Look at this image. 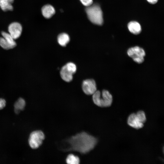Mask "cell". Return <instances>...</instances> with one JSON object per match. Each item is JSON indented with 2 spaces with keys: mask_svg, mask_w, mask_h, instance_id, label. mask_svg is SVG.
Returning <instances> with one entry per match:
<instances>
[{
  "mask_svg": "<svg viewBox=\"0 0 164 164\" xmlns=\"http://www.w3.org/2000/svg\"><path fill=\"white\" fill-rule=\"evenodd\" d=\"M26 106V102L22 98H19L14 104V110L16 114L19 113L20 111L23 110Z\"/></svg>",
  "mask_w": 164,
  "mask_h": 164,
  "instance_id": "15",
  "label": "cell"
},
{
  "mask_svg": "<svg viewBox=\"0 0 164 164\" xmlns=\"http://www.w3.org/2000/svg\"><path fill=\"white\" fill-rule=\"evenodd\" d=\"M92 99L96 105L101 107H108L111 105L113 97L108 90H103L101 93L100 91L97 90L92 95Z\"/></svg>",
  "mask_w": 164,
  "mask_h": 164,
  "instance_id": "2",
  "label": "cell"
},
{
  "mask_svg": "<svg viewBox=\"0 0 164 164\" xmlns=\"http://www.w3.org/2000/svg\"><path fill=\"white\" fill-rule=\"evenodd\" d=\"M45 138L44 134L40 130H36L31 133L28 142L31 148L36 149L42 145Z\"/></svg>",
  "mask_w": 164,
  "mask_h": 164,
  "instance_id": "4",
  "label": "cell"
},
{
  "mask_svg": "<svg viewBox=\"0 0 164 164\" xmlns=\"http://www.w3.org/2000/svg\"><path fill=\"white\" fill-rule=\"evenodd\" d=\"M14 0H0V7L4 11H12L13 7L12 4Z\"/></svg>",
  "mask_w": 164,
  "mask_h": 164,
  "instance_id": "13",
  "label": "cell"
},
{
  "mask_svg": "<svg viewBox=\"0 0 164 164\" xmlns=\"http://www.w3.org/2000/svg\"><path fill=\"white\" fill-rule=\"evenodd\" d=\"M136 114L138 118L141 123L143 124L145 123L146 119L145 114L144 111H139Z\"/></svg>",
  "mask_w": 164,
  "mask_h": 164,
  "instance_id": "17",
  "label": "cell"
},
{
  "mask_svg": "<svg viewBox=\"0 0 164 164\" xmlns=\"http://www.w3.org/2000/svg\"><path fill=\"white\" fill-rule=\"evenodd\" d=\"M127 123L129 125L136 129H140L144 126V124L139 120L136 114L134 113L129 115Z\"/></svg>",
  "mask_w": 164,
  "mask_h": 164,
  "instance_id": "9",
  "label": "cell"
},
{
  "mask_svg": "<svg viewBox=\"0 0 164 164\" xmlns=\"http://www.w3.org/2000/svg\"><path fill=\"white\" fill-rule=\"evenodd\" d=\"M60 73L61 78L64 81L70 82L72 80L74 73L66 65L62 67Z\"/></svg>",
  "mask_w": 164,
  "mask_h": 164,
  "instance_id": "10",
  "label": "cell"
},
{
  "mask_svg": "<svg viewBox=\"0 0 164 164\" xmlns=\"http://www.w3.org/2000/svg\"><path fill=\"white\" fill-rule=\"evenodd\" d=\"M128 28L129 31L134 34H139L141 31V27L140 24L135 21H132L129 23Z\"/></svg>",
  "mask_w": 164,
  "mask_h": 164,
  "instance_id": "12",
  "label": "cell"
},
{
  "mask_svg": "<svg viewBox=\"0 0 164 164\" xmlns=\"http://www.w3.org/2000/svg\"><path fill=\"white\" fill-rule=\"evenodd\" d=\"M66 162L69 164H78L80 163V160L78 156L70 154L67 157Z\"/></svg>",
  "mask_w": 164,
  "mask_h": 164,
  "instance_id": "16",
  "label": "cell"
},
{
  "mask_svg": "<svg viewBox=\"0 0 164 164\" xmlns=\"http://www.w3.org/2000/svg\"><path fill=\"white\" fill-rule=\"evenodd\" d=\"M85 11L88 19L92 23L98 25H101L103 24V13L100 6L98 5L92 4L87 7Z\"/></svg>",
  "mask_w": 164,
  "mask_h": 164,
  "instance_id": "3",
  "label": "cell"
},
{
  "mask_svg": "<svg viewBox=\"0 0 164 164\" xmlns=\"http://www.w3.org/2000/svg\"><path fill=\"white\" fill-rule=\"evenodd\" d=\"M128 56L132 58L136 63L140 64L144 60V57L145 55L144 50L138 46H135L128 49L127 51Z\"/></svg>",
  "mask_w": 164,
  "mask_h": 164,
  "instance_id": "5",
  "label": "cell"
},
{
  "mask_svg": "<svg viewBox=\"0 0 164 164\" xmlns=\"http://www.w3.org/2000/svg\"><path fill=\"white\" fill-rule=\"evenodd\" d=\"M6 104V101L3 98H0V110L3 109L5 106Z\"/></svg>",
  "mask_w": 164,
  "mask_h": 164,
  "instance_id": "19",
  "label": "cell"
},
{
  "mask_svg": "<svg viewBox=\"0 0 164 164\" xmlns=\"http://www.w3.org/2000/svg\"><path fill=\"white\" fill-rule=\"evenodd\" d=\"M41 11L43 16L46 19H49L52 17L55 12L54 7L49 4L43 6L42 8Z\"/></svg>",
  "mask_w": 164,
  "mask_h": 164,
  "instance_id": "11",
  "label": "cell"
},
{
  "mask_svg": "<svg viewBox=\"0 0 164 164\" xmlns=\"http://www.w3.org/2000/svg\"><path fill=\"white\" fill-rule=\"evenodd\" d=\"M22 31V27L21 25L17 22L11 23L8 27L9 33L14 39H16L20 36Z\"/></svg>",
  "mask_w": 164,
  "mask_h": 164,
  "instance_id": "8",
  "label": "cell"
},
{
  "mask_svg": "<svg viewBox=\"0 0 164 164\" xmlns=\"http://www.w3.org/2000/svg\"><path fill=\"white\" fill-rule=\"evenodd\" d=\"M2 37H0V45L3 49L8 50L14 48L16 43L9 33L5 32H1Z\"/></svg>",
  "mask_w": 164,
  "mask_h": 164,
  "instance_id": "6",
  "label": "cell"
},
{
  "mask_svg": "<svg viewBox=\"0 0 164 164\" xmlns=\"http://www.w3.org/2000/svg\"><path fill=\"white\" fill-rule=\"evenodd\" d=\"M69 142L71 149L85 153L94 148L97 142V139L85 132H82L72 137Z\"/></svg>",
  "mask_w": 164,
  "mask_h": 164,
  "instance_id": "1",
  "label": "cell"
},
{
  "mask_svg": "<svg viewBox=\"0 0 164 164\" xmlns=\"http://www.w3.org/2000/svg\"><path fill=\"white\" fill-rule=\"evenodd\" d=\"M81 3L85 6H89L92 4L93 0H80Z\"/></svg>",
  "mask_w": 164,
  "mask_h": 164,
  "instance_id": "18",
  "label": "cell"
},
{
  "mask_svg": "<svg viewBox=\"0 0 164 164\" xmlns=\"http://www.w3.org/2000/svg\"><path fill=\"white\" fill-rule=\"evenodd\" d=\"M149 3L152 4L156 3L158 0H147Z\"/></svg>",
  "mask_w": 164,
  "mask_h": 164,
  "instance_id": "20",
  "label": "cell"
},
{
  "mask_svg": "<svg viewBox=\"0 0 164 164\" xmlns=\"http://www.w3.org/2000/svg\"><path fill=\"white\" fill-rule=\"evenodd\" d=\"M70 40L69 36L65 33H60L57 37L58 43L60 46H66L69 42Z\"/></svg>",
  "mask_w": 164,
  "mask_h": 164,
  "instance_id": "14",
  "label": "cell"
},
{
  "mask_svg": "<svg viewBox=\"0 0 164 164\" xmlns=\"http://www.w3.org/2000/svg\"><path fill=\"white\" fill-rule=\"evenodd\" d=\"M82 89L86 94L93 95L97 91L96 84L95 80L93 79L84 80L82 83Z\"/></svg>",
  "mask_w": 164,
  "mask_h": 164,
  "instance_id": "7",
  "label": "cell"
}]
</instances>
